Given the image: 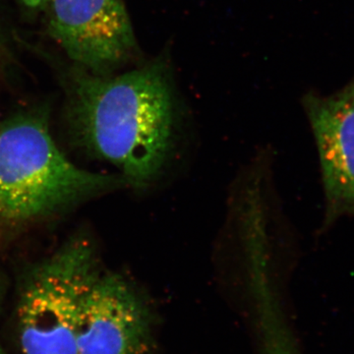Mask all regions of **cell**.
Here are the masks:
<instances>
[{"label": "cell", "instance_id": "6da1fadb", "mask_svg": "<svg viewBox=\"0 0 354 354\" xmlns=\"http://www.w3.org/2000/svg\"><path fill=\"white\" fill-rule=\"evenodd\" d=\"M70 83L67 120L77 145L113 165L133 189L145 190L171 152L174 94L157 59L109 77L78 70Z\"/></svg>", "mask_w": 354, "mask_h": 354}, {"label": "cell", "instance_id": "7a4b0ae2", "mask_svg": "<svg viewBox=\"0 0 354 354\" xmlns=\"http://www.w3.org/2000/svg\"><path fill=\"white\" fill-rule=\"evenodd\" d=\"M125 185L120 174L74 164L53 139L44 113L29 111L0 123L1 227H25Z\"/></svg>", "mask_w": 354, "mask_h": 354}, {"label": "cell", "instance_id": "3957f363", "mask_svg": "<svg viewBox=\"0 0 354 354\" xmlns=\"http://www.w3.org/2000/svg\"><path fill=\"white\" fill-rule=\"evenodd\" d=\"M101 271L94 247L76 239L30 272L17 308L23 353L78 354L84 300Z\"/></svg>", "mask_w": 354, "mask_h": 354}, {"label": "cell", "instance_id": "277c9868", "mask_svg": "<svg viewBox=\"0 0 354 354\" xmlns=\"http://www.w3.org/2000/svg\"><path fill=\"white\" fill-rule=\"evenodd\" d=\"M48 32L75 64L104 75L136 46L123 0H50Z\"/></svg>", "mask_w": 354, "mask_h": 354}, {"label": "cell", "instance_id": "5b68a950", "mask_svg": "<svg viewBox=\"0 0 354 354\" xmlns=\"http://www.w3.org/2000/svg\"><path fill=\"white\" fill-rule=\"evenodd\" d=\"M152 314L131 283L100 272L84 300L78 354H143L150 346Z\"/></svg>", "mask_w": 354, "mask_h": 354}, {"label": "cell", "instance_id": "8992f818", "mask_svg": "<svg viewBox=\"0 0 354 354\" xmlns=\"http://www.w3.org/2000/svg\"><path fill=\"white\" fill-rule=\"evenodd\" d=\"M304 104L322 172L326 230L354 218V84L326 97L308 94Z\"/></svg>", "mask_w": 354, "mask_h": 354}, {"label": "cell", "instance_id": "52a82bcc", "mask_svg": "<svg viewBox=\"0 0 354 354\" xmlns=\"http://www.w3.org/2000/svg\"><path fill=\"white\" fill-rule=\"evenodd\" d=\"M258 319L265 354H300L281 309L268 307L261 310Z\"/></svg>", "mask_w": 354, "mask_h": 354}, {"label": "cell", "instance_id": "ba28073f", "mask_svg": "<svg viewBox=\"0 0 354 354\" xmlns=\"http://www.w3.org/2000/svg\"><path fill=\"white\" fill-rule=\"evenodd\" d=\"M20 1L29 8H39V7L46 6L50 0H20Z\"/></svg>", "mask_w": 354, "mask_h": 354}, {"label": "cell", "instance_id": "9c48e42d", "mask_svg": "<svg viewBox=\"0 0 354 354\" xmlns=\"http://www.w3.org/2000/svg\"><path fill=\"white\" fill-rule=\"evenodd\" d=\"M0 354H8L6 353V349L3 348V346H1V344H0Z\"/></svg>", "mask_w": 354, "mask_h": 354}]
</instances>
